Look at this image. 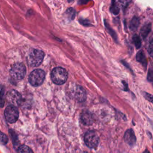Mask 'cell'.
<instances>
[{
  "label": "cell",
  "instance_id": "cell-1",
  "mask_svg": "<svg viewBox=\"0 0 153 153\" xmlns=\"http://www.w3.org/2000/svg\"><path fill=\"white\" fill-rule=\"evenodd\" d=\"M44 57V53L42 51L38 49L31 50L27 57L28 65L31 67H36L41 65Z\"/></svg>",
  "mask_w": 153,
  "mask_h": 153
},
{
  "label": "cell",
  "instance_id": "cell-2",
  "mask_svg": "<svg viewBox=\"0 0 153 153\" xmlns=\"http://www.w3.org/2000/svg\"><path fill=\"white\" fill-rule=\"evenodd\" d=\"M51 78L54 84H63L68 79V72L65 69L62 67H56L51 72Z\"/></svg>",
  "mask_w": 153,
  "mask_h": 153
},
{
  "label": "cell",
  "instance_id": "cell-3",
  "mask_svg": "<svg viewBox=\"0 0 153 153\" xmlns=\"http://www.w3.org/2000/svg\"><path fill=\"white\" fill-rule=\"evenodd\" d=\"M45 76V74L43 70L36 69L32 71L29 74V82L32 85L38 87L43 83Z\"/></svg>",
  "mask_w": 153,
  "mask_h": 153
},
{
  "label": "cell",
  "instance_id": "cell-4",
  "mask_svg": "<svg viewBox=\"0 0 153 153\" xmlns=\"http://www.w3.org/2000/svg\"><path fill=\"white\" fill-rule=\"evenodd\" d=\"M26 72V67L22 63H17L14 64L10 71L11 77L15 80L22 79L25 77Z\"/></svg>",
  "mask_w": 153,
  "mask_h": 153
},
{
  "label": "cell",
  "instance_id": "cell-5",
  "mask_svg": "<svg viewBox=\"0 0 153 153\" xmlns=\"http://www.w3.org/2000/svg\"><path fill=\"white\" fill-rule=\"evenodd\" d=\"M84 142L90 148H96L99 143V136L96 132L93 130L87 131L84 135Z\"/></svg>",
  "mask_w": 153,
  "mask_h": 153
},
{
  "label": "cell",
  "instance_id": "cell-6",
  "mask_svg": "<svg viewBox=\"0 0 153 153\" xmlns=\"http://www.w3.org/2000/svg\"><path fill=\"white\" fill-rule=\"evenodd\" d=\"M19 111L16 106L13 105L8 106L5 111L4 115L6 120L10 123H15L19 118Z\"/></svg>",
  "mask_w": 153,
  "mask_h": 153
},
{
  "label": "cell",
  "instance_id": "cell-7",
  "mask_svg": "<svg viewBox=\"0 0 153 153\" xmlns=\"http://www.w3.org/2000/svg\"><path fill=\"white\" fill-rule=\"evenodd\" d=\"M6 99L11 105L17 106L19 105L22 102L21 94L15 90H11L7 93Z\"/></svg>",
  "mask_w": 153,
  "mask_h": 153
},
{
  "label": "cell",
  "instance_id": "cell-8",
  "mask_svg": "<svg viewBox=\"0 0 153 153\" xmlns=\"http://www.w3.org/2000/svg\"><path fill=\"white\" fill-rule=\"evenodd\" d=\"M124 140L130 146H133L136 142V137L132 129L127 130L124 134Z\"/></svg>",
  "mask_w": 153,
  "mask_h": 153
},
{
  "label": "cell",
  "instance_id": "cell-9",
  "mask_svg": "<svg viewBox=\"0 0 153 153\" xmlns=\"http://www.w3.org/2000/svg\"><path fill=\"white\" fill-rule=\"evenodd\" d=\"M81 121L86 126H90L93 123V117L91 112L88 111H84L81 114Z\"/></svg>",
  "mask_w": 153,
  "mask_h": 153
},
{
  "label": "cell",
  "instance_id": "cell-10",
  "mask_svg": "<svg viewBox=\"0 0 153 153\" xmlns=\"http://www.w3.org/2000/svg\"><path fill=\"white\" fill-rule=\"evenodd\" d=\"M75 98L79 102H83L86 99V93L85 90L81 86L78 85L74 92Z\"/></svg>",
  "mask_w": 153,
  "mask_h": 153
},
{
  "label": "cell",
  "instance_id": "cell-11",
  "mask_svg": "<svg viewBox=\"0 0 153 153\" xmlns=\"http://www.w3.org/2000/svg\"><path fill=\"white\" fill-rule=\"evenodd\" d=\"M151 30V25L150 23H148L144 25L140 29V35L143 37V38H146L148 35L149 33Z\"/></svg>",
  "mask_w": 153,
  "mask_h": 153
},
{
  "label": "cell",
  "instance_id": "cell-12",
  "mask_svg": "<svg viewBox=\"0 0 153 153\" xmlns=\"http://www.w3.org/2000/svg\"><path fill=\"white\" fill-rule=\"evenodd\" d=\"M139 25V19L136 17H133V19H131L130 23V29L132 30V31H134L136 30Z\"/></svg>",
  "mask_w": 153,
  "mask_h": 153
},
{
  "label": "cell",
  "instance_id": "cell-13",
  "mask_svg": "<svg viewBox=\"0 0 153 153\" xmlns=\"http://www.w3.org/2000/svg\"><path fill=\"white\" fill-rule=\"evenodd\" d=\"M136 60L141 63L143 65L146 66V58L145 56V54L142 51H140L137 53L136 54Z\"/></svg>",
  "mask_w": 153,
  "mask_h": 153
},
{
  "label": "cell",
  "instance_id": "cell-14",
  "mask_svg": "<svg viewBox=\"0 0 153 153\" xmlns=\"http://www.w3.org/2000/svg\"><path fill=\"white\" fill-rule=\"evenodd\" d=\"M18 153H33V152L27 146L22 145L18 149Z\"/></svg>",
  "mask_w": 153,
  "mask_h": 153
},
{
  "label": "cell",
  "instance_id": "cell-15",
  "mask_svg": "<svg viewBox=\"0 0 153 153\" xmlns=\"http://www.w3.org/2000/svg\"><path fill=\"white\" fill-rule=\"evenodd\" d=\"M133 42L136 48H139L141 46V41H140V37L137 35H134L133 36Z\"/></svg>",
  "mask_w": 153,
  "mask_h": 153
},
{
  "label": "cell",
  "instance_id": "cell-16",
  "mask_svg": "<svg viewBox=\"0 0 153 153\" xmlns=\"http://www.w3.org/2000/svg\"><path fill=\"white\" fill-rule=\"evenodd\" d=\"M4 105V88L2 85H0V106L3 107Z\"/></svg>",
  "mask_w": 153,
  "mask_h": 153
},
{
  "label": "cell",
  "instance_id": "cell-17",
  "mask_svg": "<svg viewBox=\"0 0 153 153\" xmlns=\"http://www.w3.org/2000/svg\"><path fill=\"white\" fill-rule=\"evenodd\" d=\"M66 14L70 20H72L75 17V10L73 8H70L66 10Z\"/></svg>",
  "mask_w": 153,
  "mask_h": 153
},
{
  "label": "cell",
  "instance_id": "cell-18",
  "mask_svg": "<svg viewBox=\"0 0 153 153\" xmlns=\"http://www.w3.org/2000/svg\"><path fill=\"white\" fill-rule=\"evenodd\" d=\"M111 10L112 11V13L114 14H117L119 13V8L118 7V6L115 4L114 0H113V2L112 3L111 7Z\"/></svg>",
  "mask_w": 153,
  "mask_h": 153
},
{
  "label": "cell",
  "instance_id": "cell-19",
  "mask_svg": "<svg viewBox=\"0 0 153 153\" xmlns=\"http://www.w3.org/2000/svg\"><path fill=\"white\" fill-rule=\"evenodd\" d=\"M7 142H8L7 136L5 134L0 132V142L2 143V144H6Z\"/></svg>",
  "mask_w": 153,
  "mask_h": 153
},
{
  "label": "cell",
  "instance_id": "cell-20",
  "mask_svg": "<svg viewBox=\"0 0 153 153\" xmlns=\"http://www.w3.org/2000/svg\"><path fill=\"white\" fill-rule=\"evenodd\" d=\"M148 53L151 57H153V39L151 41V42L149 44L148 49Z\"/></svg>",
  "mask_w": 153,
  "mask_h": 153
},
{
  "label": "cell",
  "instance_id": "cell-21",
  "mask_svg": "<svg viewBox=\"0 0 153 153\" xmlns=\"http://www.w3.org/2000/svg\"><path fill=\"white\" fill-rule=\"evenodd\" d=\"M143 96L146 99L149 100V102L153 103V96L148 93H143Z\"/></svg>",
  "mask_w": 153,
  "mask_h": 153
},
{
  "label": "cell",
  "instance_id": "cell-22",
  "mask_svg": "<svg viewBox=\"0 0 153 153\" xmlns=\"http://www.w3.org/2000/svg\"><path fill=\"white\" fill-rule=\"evenodd\" d=\"M148 80L153 83V71L152 70H149L148 73Z\"/></svg>",
  "mask_w": 153,
  "mask_h": 153
},
{
  "label": "cell",
  "instance_id": "cell-23",
  "mask_svg": "<svg viewBox=\"0 0 153 153\" xmlns=\"http://www.w3.org/2000/svg\"><path fill=\"white\" fill-rule=\"evenodd\" d=\"M120 4L123 7H127L128 4L130 3L131 0H119Z\"/></svg>",
  "mask_w": 153,
  "mask_h": 153
},
{
  "label": "cell",
  "instance_id": "cell-24",
  "mask_svg": "<svg viewBox=\"0 0 153 153\" xmlns=\"http://www.w3.org/2000/svg\"><path fill=\"white\" fill-rule=\"evenodd\" d=\"M79 22H80L82 25H84V26H88V25H90L89 22H88V21H87V20H79Z\"/></svg>",
  "mask_w": 153,
  "mask_h": 153
},
{
  "label": "cell",
  "instance_id": "cell-25",
  "mask_svg": "<svg viewBox=\"0 0 153 153\" xmlns=\"http://www.w3.org/2000/svg\"><path fill=\"white\" fill-rule=\"evenodd\" d=\"M146 153H149V152L148 151H146Z\"/></svg>",
  "mask_w": 153,
  "mask_h": 153
},
{
  "label": "cell",
  "instance_id": "cell-26",
  "mask_svg": "<svg viewBox=\"0 0 153 153\" xmlns=\"http://www.w3.org/2000/svg\"><path fill=\"white\" fill-rule=\"evenodd\" d=\"M71 1V0H68V1H69V2H70Z\"/></svg>",
  "mask_w": 153,
  "mask_h": 153
}]
</instances>
